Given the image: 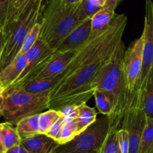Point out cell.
<instances>
[{
  "label": "cell",
  "mask_w": 153,
  "mask_h": 153,
  "mask_svg": "<svg viewBox=\"0 0 153 153\" xmlns=\"http://www.w3.org/2000/svg\"><path fill=\"white\" fill-rule=\"evenodd\" d=\"M5 152H6V149H5V146H4L2 134L1 131V129H0V153H5Z\"/></svg>",
  "instance_id": "37"
},
{
  "label": "cell",
  "mask_w": 153,
  "mask_h": 153,
  "mask_svg": "<svg viewBox=\"0 0 153 153\" xmlns=\"http://www.w3.org/2000/svg\"><path fill=\"white\" fill-rule=\"evenodd\" d=\"M76 135L77 132H76V125L75 120L66 119L65 123L62 131L61 137L59 140V145L66 143L73 140Z\"/></svg>",
  "instance_id": "26"
},
{
  "label": "cell",
  "mask_w": 153,
  "mask_h": 153,
  "mask_svg": "<svg viewBox=\"0 0 153 153\" xmlns=\"http://www.w3.org/2000/svg\"><path fill=\"white\" fill-rule=\"evenodd\" d=\"M143 107L147 117L153 118V66L149 72L143 92Z\"/></svg>",
  "instance_id": "19"
},
{
  "label": "cell",
  "mask_w": 153,
  "mask_h": 153,
  "mask_svg": "<svg viewBox=\"0 0 153 153\" xmlns=\"http://www.w3.org/2000/svg\"><path fill=\"white\" fill-rule=\"evenodd\" d=\"M46 2L47 0H26L1 29L5 42L0 58V71L18 55L25 37L41 21Z\"/></svg>",
  "instance_id": "3"
},
{
  "label": "cell",
  "mask_w": 153,
  "mask_h": 153,
  "mask_svg": "<svg viewBox=\"0 0 153 153\" xmlns=\"http://www.w3.org/2000/svg\"><path fill=\"white\" fill-rule=\"evenodd\" d=\"M97 119V113L92 107H89L86 103L78 106V115L75 119L77 135L87 128Z\"/></svg>",
  "instance_id": "17"
},
{
  "label": "cell",
  "mask_w": 153,
  "mask_h": 153,
  "mask_svg": "<svg viewBox=\"0 0 153 153\" xmlns=\"http://www.w3.org/2000/svg\"><path fill=\"white\" fill-rule=\"evenodd\" d=\"M9 0H0V29H2L6 21Z\"/></svg>",
  "instance_id": "31"
},
{
  "label": "cell",
  "mask_w": 153,
  "mask_h": 153,
  "mask_svg": "<svg viewBox=\"0 0 153 153\" xmlns=\"http://www.w3.org/2000/svg\"><path fill=\"white\" fill-rule=\"evenodd\" d=\"M147 116L142 105L134 101L127 105L122 121L121 128L128 133V153H139L143 131L146 123Z\"/></svg>",
  "instance_id": "8"
},
{
  "label": "cell",
  "mask_w": 153,
  "mask_h": 153,
  "mask_svg": "<svg viewBox=\"0 0 153 153\" xmlns=\"http://www.w3.org/2000/svg\"><path fill=\"white\" fill-rule=\"evenodd\" d=\"M75 52L58 53L53 51L48 56L42 68L26 82L36 79L49 78L62 74L72 59Z\"/></svg>",
  "instance_id": "10"
},
{
  "label": "cell",
  "mask_w": 153,
  "mask_h": 153,
  "mask_svg": "<svg viewBox=\"0 0 153 153\" xmlns=\"http://www.w3.org/2000/svg\"><path fill=\"white\" fill-rule=\"evenodd\" d=\"M79 8L86 18H92L95 13L102 8L98 6L92 0H81L79 2Z\"/></svg>",
  "instance_id": "27"
},
{
  "label": "cell",
  "mask_w": 153,
  "mask_h": 153,
  "mask_svg": "<svg viewBox=\"0 0 153 153\" xmlns=\"http://www.w3.org/2000/svg\"><path fill=\"white\" fill-rule=\"evenodd\" d=\"M5 153H32L29 151H28L26 148L23 146L22 145L16 146L12 147L9 149L6 150Z\"/></svg>",
  "instance_id": "34"
},
{
  "label": "cell",
  "mask_w": 153,
  "mask_h": 153,
  "mask_svg": "<svg viewBox=\"0 0 153 153\" xmlns=\"http://www.w3.org/2000/svg\"><path fill=\"white\" fill-rule=\"evenodd\" d=\"M86 20L79 3L68 6L62 0H47L40 21L39 38L55 50L73 29Z\"/></svg>",
  "instance_id": "4"
},
{
  "label": "cell",
  "mask_w": 153,
  "mask_h": 153,
  "mask_svg": "<svg viewBox=\"0 0 153 153\" xmlns=\"http://www.w3.org/2000/svg\"><path fill=\"white\" fill-rule=\"evenodd\" d=\"M142 35L144 40L142 69L134 92L128 97V101L134 99L143 105V92L149 72L153 66V2L152 0L146 1L144 27Z\"/></svg>",
  "instance_id": "7"
},
{
  "label": "cell",
  "mask_w": 153,
  "mask_h": 153,
  "mask_svg": "<svg viewBox=\"0 0 153 153\" xmlns=\"http://www.w3.org/2000/svg\"><path fill=\"white\" fill-rule=\"evenodd\" d=\"M115 11L102 8L91 18L92 33H98L107 29L114 18Z\"/></svg>",
  "instance_id": "18"
},
{
  "label": "cell",
  "mask_w": 153,
  "mask_h": 153,
  "mask_svg": "<svg viewBox=\"0 0 153 153\" xmlns=\"http://www.w3.org/2000/svg\"><path fill=\"white\" fill-rule=\"evenodd\" d=\"M4 42H5V35H4L3 31L0 29V58H1L2 51H3Z\"/></svg>",
  "instance_id": "35"
},
{
  "label": "cell",
  "mask_w": 153,
  "mask_h": 153,
  "mask_svg": "<svg viewBox=\"0 0 153 153\" xmlns=\"http://www.w3.org/2000/svg\"><path fill=\"white\" fill-rule=\"evenodd\" d=\"M65 121L66 119L63 116L61 117L50 128V129L48 131V132L45 134H47L48 137L53 138V139L55 140L56 141H57L59 143L60 137H61L62 131L63 127H64Z\"/></svg>",
  "instance_id": "28"
},
{
  "label": "cell",
  "mask_w": 153,
  "mask_h": 153,
  "mask_svg": "<svg viewBox=\"0 0 153 153\" xmlns=\"http://www.w3.org/2000/svg\"><path fill=\"white\" fill-rule=\"evenodd\" d=\"M40 29H41V24L40 22L35 25L32 28L29 33L26 35L25 37L24 41L22 45L21 49H20V54H25L32 46L34 44L37 42V40L39 38V35H40ZM18 53V54H19Z\"/></svg>",
  "instance_id": "25"
},
{
  "label": "cell",
  "mask_w": 153,
  "mask_h": 153,
  "mask_svg": "<svg viewBox=\"0 0 153 153\" xmlns=\"http://www.w3.org/2000/svg\"><path fill=\"white\" fill-rule=\"evenodd\" d=\"M16 130L21 140L40 134L39 114L32 115L20 120L16 124Z\"/></svg>",
  "instance_id": "16"
},
{
  "label": "cell",
  "mask_w": 153,
  "mask_h": 153,
  "mask_svg": "<svg viewBox=\"0 0 153 153\" xmlns=\"http://www.w3.org/2000/svg\"><path fill=\"white\" fill-rule=\"evenodd\" d=\"M3 112L5 122L17 124L25 117L44 112L48 109L49 94H32L21 88L10 86L2 92Z\"/></svg>",
  "instance_id": "5"
},
{
  "label": "cell",
  "mask_w": 153,
  "mask_h": 153,
  "mask_svg": "<svg viewBox=\"0 0 153 153\" xmlns=\"http://www.w3.org/2000/svg\"><path fill=\"white\" fill-rule=\"evenodd\" d=\"M117 139L122 153H128L129 137L127 131L120 128L117 131Z\"/></svg>",
  "instance_id": "29"
},
{
  "label": "cell",
  "mask_w": 153,
  "mask_h": 153,
  "mask_svg": "<svg viewBox=\"0 0 153 153\" xmlns=\"http://www.w3.org/2000/svg\"><path fill=\"white\" fill-rule=\"evenodd\" d=\"M91 19H87L76 26L60 42L54 51L58 53L75 52L92 35Z\"/></svg>",
  "instance_id": "11"
},
{
  "label": "cell",
  "mask_w": 153,
  "mask_h": 153,
  "mask_svg": "<svg viewBox=\"0 0 153 153\" xmlns=\"http://www.w3.org/2000/svg\"><path fill=\"white\" fill-rule=\"evenodd\" d=\"M62 1L65 5L71 6V5H74L79 3L81 0H62Z\"/></svg>",
  "instance_id": "36"
},
{
  "label": "cell",
  "mask_w": 153,
  "mask_h": 153,
  "mask_svg": "<svg viewBox=\"0 0 153 153\" xmlns=\"http://www.w3.org/2000/svg\"><path fill=\"white\" fill-rule=\"evenodd\" d=\"M110 129V118L102 115L73 140L59 146L53 153H99Z\"/></svg>",
  "instance_id": "6"
},
{
  "label": "cell",
  "mask_w": 153,
  "mask_h": 153,
  "mask_svg": "<svg viewBox=\"0 0 153 153\" xmlns=\"http://www.w3.org/2000/svg\"><path fill=\"white\" fill-rule=\"evenodd\" d=\"M143 35H141L125 51L123 72L128 97L134 92L140 75L143 65Z\"/></svg>",
  "instance_id": "9"
},
{
  "label": "cell",
  "mask_w": 153,
  "mask_h": 153,
  "mask_svg": "<svg viewBox=\"0 0 153 153\" xmlns=\"http://www.w3.org/2000/svg\"><path fill=\"white\" fill-rule=\"evenodd\" d=\"M139 153H153V118H146L141 137Z\"/></svg>",
  "instance_id": "21"
},
{
  "label": "cell",
  "mask_w": 153,
  "mask_h": 153,
  "mask_svg": "<svg viewBox=\"0 0 153 153\" xmlns=\"http://www.w3.org/2000/svg\"><path fill=\"white\" fill-rule=\"evenodd\" d=\"M97 108L102 115L110 117L113 113V105L107 95L99 90H95L94 92Z\"/></svg>",
  "instance_id": "24"
},
{
  "label": "cell",
  "mask_w": 153,
  "mask_h": 153,
  "mask_svg": "<svg viewBox=\"0 0 153 153\" xmlns=\"http://www.w3.org/2000/svg\"><path fill=\"white\" fill-rule=\"evenodd\" d=\"M122 0H105L104 8H108V9L115 11L119 4L121 2Z\"/></svg>",
  "instance_id": "33"
},
{
  "label": "cell",
  "mask_w": 153,
  "mask_h": 153,
  "mask_svg": "<svg viewBox=\"0 0 153 153\" xmlns=\"http://www.w3.org/2000/svg\"><path fill=\"white\" fill-rule=\"evenodd\" d=\"M54 50L50 48L42 39L38 38L33 46L24 54L26 59V66L24 71L13 84L19 83L20 80H23L31 70H32L37 65L39 64L45 57L48 56Z\"/></svg>",
  "instance_id": "12"
},
{
  "label": "cell",
  "mask_w": 153,
  "mask_h": 153,
  "mask_svg": "<svg viewBox=\"0 0 153 153\" xmlns=\"http://www.w3.org/2000/svg\"><path fill=\"white\" fill-rule=\"evenodd\" d=\"M62 117L59 110L48 109L47 111L39 113V132L40 134H46L50 128Z\"/></svg>",
  "instance_id": "22"
},
{
  "label": "cell",
  "mask_w": 153,
  "mask_h": 153,
  "mask_svg": "<svg viewBox=\"0 0 153 153\" xmlns=\"http://www.w3.org/2000/svg\"><path fill=\"white\" fill-rule=\"evenodd\" d=\"M3 94L0 93V117H2V112H3Z\"/></svg>",
  "instance_id": "38"
},
{
  "label": "cell",
  "mask_w": 153,
  "mask_h": 153,
  "mask_svg": "<svg viewBox=\"0 0 153 153\" xmlns=\"http://www.w3.org/2000/svg\"><path fill=\"white\" fill-rule=\"evenodd\" d=\"M63 117L66 119L75 120L78 115V106L68 105L63 107L59 110Z\"/></svg>",
  "instance_id": "30"
},
{
  "label": "cell",
  "mask_w": 153,
  "mask_h": 153,
  "mask_svg": "<svg viewBox=\"0 0 153 153\" xmlns=\"http://www.w3.org/2000/svg\"><path fill=\"white\" fill-rule=\"evenodd\" d=\"M2 92H3V89H2V86H1V85H0V93H2Z\"/></svg>",
  "instance_id": "40"
},
{
  "label": "cell",
  "mask_w": 153,
  "mask_h": 153,
  "mask_svg": "<svg viewBox=\"0 0 153 153\" xmlns=\"http://www.w3.org/2000/svg\"><path fill=\"white\" fill-rule=\"evenodd\" d=\"M26 66L24 54L19 53L12 62L0 71V85L5 90L17 80Z\"/></svg>",
  "instance_id": "14"
},
{
  "label": "cell",
  "mask_w": 153,
  "mask_h": 153,
  "mask_svg": "<svg viewBox=\"0 0 153 153\" xmlns=\"http://www.w3.org/2000/svg\"><path fill=\"white\" fill-rule=\"evenodd\" d=\"M98 6L101 7V8H104V4H105V0H92Z\"/></svg>",
  "instance_id": "39"
},
{
  "label": "cell",
  "mask_w": 153,
  "mask_h": 153,
  "mask_svg": "<svg viewBox=\"0 0 153 153\" xmlns=\"http://www.w3.org/2000/svg\"><path fill=\"white\" fill-rule=\"evenodd\" d=\"M119 129L117 128H110L99 153H122L117 139V131Z\"/></svg>",
  "instance_id": "23"
},
{
  "label": "cell",
  "mask_w": 153,
  "mask_h": 153,
  "mask_svg": "<svg viewBox=\"0 0 153 153\" xmlns=\"http://www.w3.org/2000/svg\"><path fill=\"white\" fill-rule=\"evenodd\" d=\"M0 129L2 134L5 149L8 150L12 147L20 145L21 139L16 130V128L13 127L11 123L7 122L0 123Z\"/></svg>",
  "instance_id": "20"
},
{
  "label": "cell",
  "mask_w": 153,
  "mask_h": 153,
  "mask_svg": "<svg viewBox=\"0 0 153 153\" xmlns=\"http://www.w3.org/2000/svg\"><path fill=\"white\" fill-rule=\"evenodd\" d=\"M61 79V74L49 78L32 80L15 87L21 88L26 92L32 94H50L53 88ZM10 87V86H9Z\"/></svg>",
  "instance_id": "15"
},
{
  "label": "cell",
  "mask_w": 153,
  "mask_h": 153,
  "mask_svg": "<svg viewBox=\"0 0 153 153\" xmlns=\"http://www.w3.org/2000/svg\"><path fill=\"white\" fill-rule=\"evenodd\" d=\"M20 145L32 153H53L59 143L45 134H38L21 140Z\"/></svg>",
  "instance_id": "13"
},
{
  "label": "cell",
  "mask_w": 153,
  "mask_h": 153,
  "mask_svg": "<svg viewBox=\"0 0 153 153\" xmlns=\"http://www.w3.org/2000/svg\"><path fill=\"white\" fill-rule=\"evenodd\" d=\"M26 0H9V5H8V15H7L6 21L5 23L8 22V20L12 17L13 14L15 13V11L26 2ZM5 26V25H4Z\"/></svg>",
  "instance_id": "32"
},
{
  "label": "cell",
  "mask_w": 153,
  "mask_h": 153,
  "mask_svg": "<svg viewBox=\"0 0 153 153\" xmlns=\"http://www.w3.org/2000/svg\"><path fill=\"white\" fill-rule=\"evenodd\" d=\"M126 51L122 41L108 61L101 67L94 80L95 90L107 95L113 105V113L109 117L110 128H120L128 104L127 89L123 72V57Z\"/></svg>",
  "instance_id": "2"
},
{
  "label": "cell",
  "mask_w": 153,
  "mask_h": 153,
  "mask_svg": "<svg viewBox=\"0 0 153 153\" xmlns=\"http://www.w3.org/2000/svg\"><path fill=\"white\" fill-rule=\"evenodd\" d=\"M127 22L126 14H116L107 29L92 33L76 50L50 92L48 109L60 110L68 105L79 106L94 96V80L123 41Z\"/></svg>",
  "instance_id": "1"
}]
</instances>
